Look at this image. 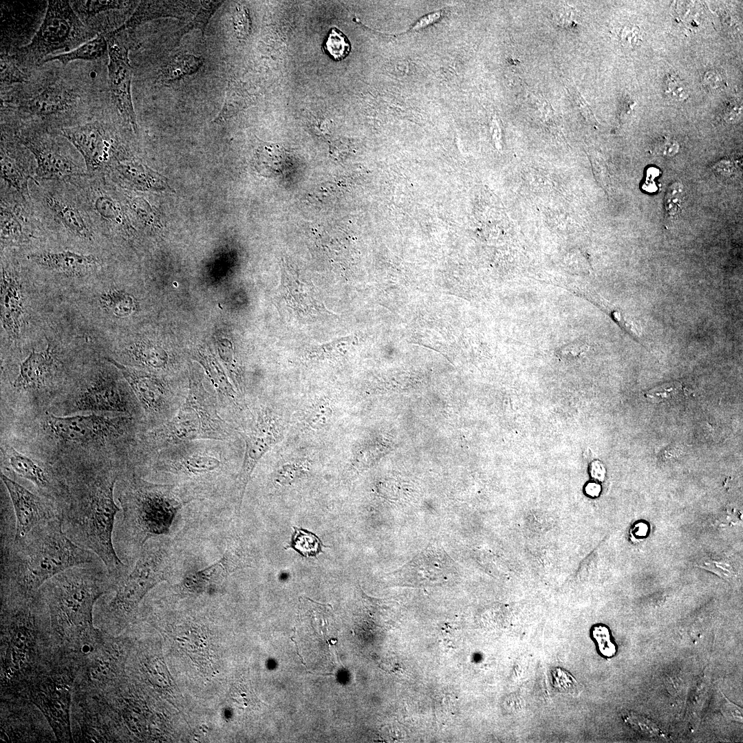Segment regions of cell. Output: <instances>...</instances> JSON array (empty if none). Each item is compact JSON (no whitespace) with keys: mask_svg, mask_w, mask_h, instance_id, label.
Wrapping results in <instances>:
<instances>
[{"mask_svg":"<svg viewBox=\"0 0 743 743\" xmlns=\"http://www.w3.org/2000/svg\"><path fill=\"white\" fill-rule=\"evenodd\" d=\"M1 551L2 588L25 593L71 568L105 566L94 552L67 536L62 517L37 526L19 540L1 537Z\"/></svg>","mask_w":743,"mask_h":743,"instance_id":"obj_1","label":"cell"},{"mask_svg":"<svg viewBox=\"0 0 743 743\" xmlns=\"http://www.w3.org/2000/svg\"><path fill=\"white\" fill-rule=\"evenodd\" d=\"M75 475L61 506L63 530L72 541L100 557L117 582L130 569L118 556L113 542L116 515L121 510L114 499L118 477L105 471Z\"/></svg>","mask_w":743,"mask_h":743,"instance_id":"obj_2","label":"cell"},{"mask_svg":"<svg viewBox=\"0 0 743 743\" xmlns=\"http://www.w3.org/2000/svg\"><path fill=\"white\" fill-rule=\"evenodd\" d=\"M122 517L115 522L114 546L129 568L148 540L166 535L180 510L194 500L174 484L127 480L118 497Z\"/></svg>","mask_w":743,"mask_h":743,"instance_id":"obj_3","label":"cell"},{"mask_svg":"<svg viewBox=\"0 0 743 743\" xmlns=\"http://www.w3.org/2000/svg\"><path fill=\"white\" fill-rule=\"evenodd\" d=\"M179 561L173 541L162 537L148 540L133 566L116 583V594L108 611L114 616L131 614L151 589L178 574Z\"/></svg>","mask_w":743,"mask_h":743,"instance_id":"obj_4","label":"cell"},{"mask_svg":"<svg viewBox=\"0 0 743 743\" xmlns=\"http://www.w3.org/2000/svg\"><path fill=\"white\" fill-rule=\"evenodd\" d=\"M31 203L42 225L77 240L93 242L100 233L69 179L32 180Z\"/></svg>","mask_w":743,"mask_h":743,"instance_id":"obj_5","label":"cell"},{"mask_svg":"<svg viewBox=\"0 0 743 743\" xmlns=\"http://www.w3.org/2000/svg\"><path fill=\"white\" fill-rule=\"evenodd\" d=\"M98 34L82 21L70 1H49L40 27L14 58L18 62L43 63L60 52L78 47Z\"/></svg>","mask_w":743,"mask_h":743,"instance_id":"obj_6","label":"cell"},{"mask_svg":"<svg viewBox=\"0 0 743 743\" xmlns=\"http://www.w3.org/2000/svg\"><path fill=\"white\" fill-rule=\"evenodd\" d=\"M230 432L219 416L215 401L202 385L190 384L185 400L160 429L163 443L178 444L198 440L225 441Z\"/></svg>","mask_w":743,"mask_h":743,"instance_id":"obj_7","label":"cell"},{"mask_svg":"<svg viewBox=\"0 0 743 743\" xmlns=\"http://www.w3.org/2000/svg\"><path fill=\"white\" fill-rule=\"evenodd\" d=\"M15 137L34 157L35 180H63L87 174L83 160L74 157L72 144L61 135L26 129Z\"/></svg>","mask_w":743,"mask_h":743,"instance_id":"obj_8","label":"cell"},{"mask_svg":"<svg viewBox=\"0 0 743 743\" xmlns=\"http://www.w3.org/2000/svg\"><path fill=\"white\" fill-rule=\"evenodd\" d=\"M16 101L21 115L50 121L72 113L80 101V94L64 80L51 78L33 83Z\"/></svg>","mask_w":743,"mask_h":743,"instance_id":"obj_9","label":"cell"},{"mask_svg":"<svg viewBox=\"0 0 743 743\" xmlns=\"http://www.w3.org/2000/svg\"><path fill=\"white\" fill-rule=\"evenodd\" d=\"M80 153L89 175L105 174L122 151L106 124L91 120L58 130Z\"/></svg>","mask_w":743,"mask_h":743,"instance_id":"obj_10","label":"cell"},{"mask_svg":"<svg viewBox=\"0 0 743 743\" xmlns=\"http://www.w3.org/2000/svg\"><path fill=\"white\" fill-rule=\"evenodd\" d=\"M131 418L89 414L68 417L50 415L48 427L60 440L72 444H88L118 435L129 423Z\"/></svg>","mask_w":743,"mask_h":743,"instance_id":"obj_11","label":"cell"},{"mask_svg":"<svg viewBox=\"0 0 743 743\" xmlns=\"http://www.w3.org/2000/svg\"><path fill=\"white\" fill-rule=\"evenodd\" d=\"M105 34L108 42V85L111 99L122 118L136 133L138 124L131 91L133 68L129 63L128 47L112 31Z\"/></svg>","mask_w":743,"mask_h":743,"instance_id":"obj_12","label":"cell"},{"mask_svg":"<svg viewBox=\"0 0 743 743\" xmlns=\"http://www.w3.org/2000/svg\"><path fill=\"white\" fill-rule=\"evenodd\" d=\"M1 480L10 498L15 517L14 540L25 537L37 526L62 517L59 506L32 493L1 473Z\"/></svg>","mask_w":743,"mask_h":743,"instance_id":"obj_13","label":"cell"},{"mask_svg":"<svg viewBox=\"0 0 743 743\" xmlns=\"http://www.w3.org/2000/svg\"><path fill=\"white\" fill-rule=\"evenodd\" d=\"M1 250L29 244L39 223L31 202L19 194L1 191Z\"/></svg>","mask_w":743,"mask_h":743,"instance_id":"obj_14","label":"cell"},{"mask_svg":"<svg viewBox=\"0 0 743 743\" xmlns=\"http://www.w3.org/2000/svg\"><path fill=\"white\" fill-rule=\"evenodd\" d=\"M218 453L207 451L206 449L197 451H181L177 449L174 453L171 451L164 462V470L177 476L180 480L178 487L193 499L192 485L202 484V480L213 478L224 468V463Z\"/></svg>","mask_w":743,"mask_h":743,"instance_id":"obj_15","label":"cell"},{"mask_svg":"<svg viewBox=\"0 0 743 743\" xmlns=\"http://www.w3.org/2000/svg\"><path fill=\"white\" fill-rule=\"evenodd\" d=\"M1 178L3 189L12 191L31 202L30 182L35 178L36 162L30 151L16 138L14 142L1 134Z\"/></svg>","mask_w":743,"mask_h":743,"instance_id":"obj_16","label":"cell"},{"mask_svg":"<svg viewBox=\"0 0 743 743\" xmlns=\"http://www.w3.org/2000/svg\"><path fill=\"white\" fill-rule=\"evenodd\" d=\"M1 323L8 336L18 340L25 323L23 294L19 274L14 266L1 262Z\"/></svg>","mask_w":743,"mask_h":743,"instance_id":"obj_17","label":"cell"},{"mask_svg":"<svg viewBox=\"0 0 743 743\" xmlns=\"http://www.w3.org/2000/svg\"><path fill=\"white\" fill-rule=\"evenodd\" d=\"M27 259L41 269L72 277L90 274L103 263L94 255L69 250L36 251L28 254Z\"/></svg>","mask_w":743,"mask_h":743,"instance_id":"obj_18","label":"cell"},{"mask_svg":"<svg viewBox=\"0 0 743 743\" xmlns=\"http://www.w3.org/2000/svg\"><path fill=\"white\" fill-rule=\"evenodd\" d=\"M122 374L144 410L155 416L166 415L171 409V401L164 384L147 372L122 365L114 359H107Z\"/></svg>","mask_w":743,"mask_h":743,"instance_id":"obj_19","label":"cell"},{"mask_svg":"<svg viewBox=\"0 0 743 743\" xmlns=\"http://www.w3.org/2000/svg\"><path fill=\"white\" fill-rule=\"evenodd\" d=\"M80 411L119 412L129 411L128 403L116 383L107 377H100L83 390L74 401Z\"/></svg>","mask_w":743,"mask_h":743,"instance_id":"obj_20","label":"cell"},{"mask_svg":"<svg viewBox=\"0 0 743 743\" xmlns=\"http://www.w3.org/2000/svg\"><path fill=\"white\" fill-rule=\"evenodd\" d=\"M245 440V457L236 483L238 495L237 513L240 510L244 494L255 465L274 443L275 438L270 424H268L260 417L256 425L246 434Z\"/></svg>","mask_w":743,"mask_h":743,"instance_id":"obj_21","label":"cell"},{"mask_svg":"<svg viewBox=\"0 0 743 743\" xmlns=\"http://www.w3.org/2000/svg\"><path fill=\"white\" fill-rule=\"evenodd\" d=\"M7 458L6 466L14 474L25 479L50 498L57 497L61 506L63 502L62 490L51 476L50 472L32 458L19 453L14 448L8 446L4 451Z\"/></svg>","mask_w":743,"mask_h":743,"instance_id":"obj_22","label":"cell"},{"mask_svg":"<svg viewBox=\"0 0 743 743\" xmlns=\"http://www.w3.org/2000/svg\"><path fill=\"white\" fill-rule=\"evenodd\" d=\"M52 352L48 347L45 352L33 349L20 364L19 373L13 385L20 389L41 386L50 374L53 367Z\"/></svg>","mask_w":743,"mask_h":743,"instance_id":"obj_23","label":"cell"},{"mask_svg":"<svg viewBox=\"0 0 743 743\" xmlns=\"http://www.w3.org/2000/svg\"><path fill=\"white\" fill-rule=\"evenodd\" d=\"M187 1H140L131 17L115 31L134 28L141 23L160 17L181 19L190 11Z\"/></svg>","mask_w":743,"mask_h":743,"instance_id":"obj_24","label":"cell"},{"mask_svg":"<svg viewBox=\"0 0 743 743\" xmlns=\"http://www.w3.org/2000/svg\"><path fill=\"white\" fill-rule=\"evenodd\" d=\"M108 56V42L105 32H100L92 39L78 47L45 59L43 63L57 61L63 65L77 61H96Z\"/></svg>","mask_w":743,"mask_h":743,"instance_id":"obj_25","label":"cell"},{"mask_svg":"<svg viewBox=\"0 0 743 743\" xmlns=\"http://www.w3.org/2000/svg\"><path fill=\"white\" fill-rule=\"evenodd\" d=\"M203 64V60L193 54H179L163 69L160 77L163 81L179 80L186 75L196 72Z\"/></svg>","mask_w":743,"mask_h":743,"instance_id":"obj_26","label":"cell"},{"mask_svg":"<svg viewBox=\"0 0 743 743\" xmlns=\"http://www.w3.org/2000/svg\"><path fill=\"white\" fill-rule=\"evenodd\" d=\"M100 304L105 310L117 317L129 316L136 309V303L132 297L116 289L104 292L100 297Z\"/></svg>","mask_w":743,"mask_h":743,"instance_id":"obj_27","label":"cell"},{"mask_svg":"<svg viewBox=\"0 0 743 743\" xmlns=\"http://www.w3.org/2000/svg\"><path fill=\"white\" fill-rule=\"evenodd\" d=\"M217 561L228 575L239 569L250 566V561L243 543L236 536H232L228 539L226 549L222 557Z\"/></svg>","mask_w":743,"mask_h":743,"instance_id":"obj_28","label":"cell"},{"mask_svg":"<svg viewBox=\"0 0 743 743\" xmlns=\"http://www.w3.org/2000/svg\"><path fill=\"white\" fill-rule=\"evenodd\" d=\"M290 548L305 557H316L323 552V543L314 533L302 528L293 527Z\"/></svg>","mask_w":743,"mask_h":743,"instance_id":"obj_29","label":"cell"},{"mask_svg":"<svg viewBox=\"0 0 743 743\" xmlns=\"http://www.w3.org/2000/svg\"><path fill=\"white\" fill-rule=\"evenodd\" d=\"M131 1H70L71 5L79 17L84 21L103 12L113 11L123 8Z\"/></svg>","mask_w":743,"mask_h":743,"instance_id":"obj_30","label":"cell"},{"mask_svg":"<svg viewBox=\"0 0 743 743\" xmlns=\"http://www.w3.org/2000/svg\"><path fill=\"white\" fill-rule=\"evenodd\" d=\"M223 3L219 1H202L201 7L192 20L184 28L175 33V44L177 45L182 37L193 29H199L204 37L206 25L213 13Z\"/></svg>","mask_w":743,"mask_h":743,"instance_id":"obj_31","label":"cell"},{"mask_svg":"<svg viewBox=\"0 0 743 743\" xmlns=\"http://www.w3.org/2000/svg\"><path fill=\"white\" fill-rule=\"evenodd\" d=\"M282 159L276 147L265 144L261 146L256 154V168L264 176H274L281 172Z\"/></svg>","mask_w":743,"mask_h":743,"instance_id":"obj_32","label":"cell"},{"mask_svg":"<svg viewBox=\"0 0 743 743\" xmlns=\"http://www.w3.org/2000/svg\"><path fill=\"white\" fill-rule=\"evenodd\" d=\"M134 359L148 367L163 368L167 363L166 354L160 348L147 343L136 344L131 349Z\"/></svg>","mask_w":743,"mask_h":743,"instance_id":"obj_33","label":"cell"},{"mask_svg":"<svg viewBox=\"0 0 743 743\" xmlns=\"http://www.w3.org/2000/svg\"><path fill=\"white\" fill-rule=\"evenodd\" d=\"M200 362L207 369L215 387L219 389L224 397L237 404L235 392L217 362L210 357L205 356L202 358H200Z\"/></svg>","mask_w":743,"mask_h":743,"instance_id":"obj_34","label":"cell"},{"mask_svg":"<svg viewBox=\"0 0 743 743\" xmlns=\"http://www.w3.org/2000/svg\"><path fill=\"white\" fill-rule=\"evenodd\" d=\"M14 58L1 56V87L28 81L25 73L20 69L19 63Z\"/></svg>","mask_w":743,"mask_h":743,"instance_id":"obj_35","label":"cell"},{"mask_svg":"<svg viewBox=\"0 0 743 743\" xmlns=\"http://www.w3.org/2000/svg\"><path fill=\"white\" fill-rule=\"evenodd\" d=\"M350 43L347 36L336 28L329 32L325 43V49L335 60L345 58L350 52Z\"/></svg>","mask_w":743,"mask_h":743,"instance_id":"obj_36","label":"cell"},{"mask_svg":"<svg viewBox=\"0 0 743 743\" xmlns=\"http://www.w3.org/2000/svg\"><path fill=\"white\" fill-rule=\"evenodd\" d=\"M685 389L678 383H669L649 390L647 398L652 402H660L679 399L683 396Z\"/></svg>","mask_w":743,"mask_h":743,"instance_id":"obj_37","label":"cell"},{"mask_svg":"<svg viewBox=\"0 0 743 743\" xmlns=\"http://www.w3.org/2000/svg\"><path fill=\"white\" fill-rule=\"evenodd\" d=\"M684 189L680 182L671 184L667 189L665 197V207L672 216L679 214L683 202Z\"/></svg>","mask_w":743,"mask_h":743,"instance_id":"obj_38","label":"cell"},{"mask_svg":"<svg viewBox=\"0 0 743 743\" xmlns=\"http://www.w3.org/2000/svg\"><path fill=\"white\" fill-rule=\"evenodd\" d=\"M664 92L670 99L682 101L689 96L685 83L675 74H670L665 82Z\"/></svg>","mask_w":743,"mask_h":743,"instance_id":"obj_39","label":"cell"},{"mask_svg":"<svg viewBox=\"0 0 743 743\" xmlns=\"http://www.w3.org/2000/svg\"><path fill=\"white\" fill-rule=\"evenodd\" d=\"M703 84L706 89L712 93L722 91L726 85L724 75L715 70H709L706 72Z\"/></svg>","mask_w":743,"mask_h":743,"instance_id":"obj_40","label":"cell"},{"mask_svg":"<svg viewBox=\"0 0 743 743\" xmlns=\"http://www.w3.org/2000/svg\"><path fill=\"white\" fill-rule=\"evenodd\" d=\"M553 17L556 23L559 25L569 27L574 23L575 12L573 8L562 6L556 10Z\"/></svg>","mask_w":743,"mask_h":743,"instance_id":"obj_41","label":"cell"},{"mask_svg":"<svg viewBox=\"0 0 743 743\" xmlns=\"http://www.w3.org/2000/svg\"><path fill=\"white\" fill-rule=\"evenodd\" d=\"M724 113V118L728 122H735L739 120L742 116V103L735 100L730 101L726 105Z\"/></svg>","mask_w":743,"mask_h":743,"instance_id":"obj_42","label":"cell"},{"mask_svg":"<svg viewBox=\"0 0 743 743\" xmlns=\"http://www.w3.org/2000/svg\"><path fill=\"white\" fill-rule=\"evenodd\" d=\"M721 709L723 715L729 719L742 722V708L733 704L726 698H724V701L722 702Z\"/></svg>","mask_w":743,"mask_h":743,"instance_id":"obj_43","label":"cell"},{"mask_svg":"<svg viewBox=\"0 0 743 743\" xmlns=\"http://www.w3.org/2000/svg\"><path fill=\"white\" fill-rule=\"evenodd\" d=\"M248 14L243 9L238 8L235 14L234 23L237 35L244 37L248 31Z\"/></svg>","mask_w":743,"mask_h":743,"instance_id":"obj_44","label":"cell"},{"mask_svg":"<svg viewBox=\"0 0 743 743\" xmlns=\"http://www.w3.org/2000/svg\"><path fill=\"white\" fill-rule=\"evenodd\" d=\"M705 565L707 569L717 573L722 577H730L731 575V572L730 569H729V566L724 563L713 561L706 563Z\"/></svg>","mask_w":743,"mask_h":743,"instance_id":"obj_45","label":"cell"},{"mask_svg":"<svg viewBox=\"0 0 743 743\" xmlns=\"http://www.w3.org/2000/svg\"><path fill=\"white\" fill-rule=\"evenodd\" d=\"M585 493L590 497H596L601 492V486L599 484L595 482H590L587 484L585 488Z\"/></svg>","mask_w":743,"mask_h":743,"instance_id":"obj_46","label":"cell"},{"mask_svg":"<svg viewBox=\"0 0 743 743\" xmlns=\"http://www.w3.org/2000/svg\"><path fill=\"white\" fill-rule=\"evenodd\" d=\"M591 474L593 477L601 481L604 477V470L601 466L596 464L592 467Z\"/></svg>","mask_w":743,"mask_h":743,"instance_id":"obj_47","label":"cell"},{"mask_svg":"<svg viewBox=\"0 0 743 743\" xmlns=\"http://www.w3.org/2000/svg\"><path fill=\"white\" fill-rule=\"evenodd\" d=\"M678 151V145L674 142H667L665 144L663 153L666 155H672Z\"/></svg>","mask_w":743,"mask_h":743,"instance_id":"obj_48","label":"cell"},{"mask_svg":"<svg viewBox=\"0 0 743 743\" xmlns=\"http://www.w3.org/2000/svg\"><path fill=\"white\" fill-rule=\"evenodd\" d=\"M647 531V526L644 524H638L635 527V534L638 536H644L646 535Z\"/></svg>","mask_w":743,"mask_h":743,"instance_id":"obj_49","label":"cell"},{"mask_svg":"<svg viewBox=\"0 0 743 743\" xmlns=\"http://www.w3.org/2000/svg\"><path fill=\"white\" fill-rule=\"evenodd\" d=\"M82 650L83 652H88L90 650V647L87 645H85L83 646Z\"/></svg>","mask_w":743,"mask_h":743,"instance_id":"obj_50","label":"cell"},{"mask_svg":"<svg viewBox=\"0 0 743 743\" xmlns=\"http://www.w3.org/2000/svg\"><path fill=\"white\" fill-rule=\"evenodd\" d=\"M54 706H55V707H56V709H59L61 708V706H60V704H58V703H56V702H54Z\"/></svg>","mask_w":743,"mask_h":743,"instance_id":"obj_51","label":"cell"}]
</instances>
